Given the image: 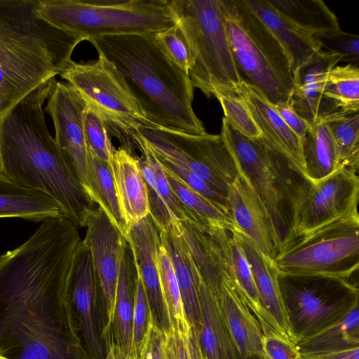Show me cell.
Wrapping results in <instances>:
<instances>
[{
	"label": "cell",
	"mask_w": 359,
	"mask_h": 359,
	"mask_svg": "<svg viewBox=\"0 0 359 359\" xmlns=\"http://www.w3.org/2000/svg\"><path fill=\"white\" fill-rule=\"evenodd\" d=\"M154 37L163 54L188 74L191 67V55L179 26L175 23L174 26L154 34Z\"/></svg>",
	"instance_id": "cell-43"
},
{
	"label": "cell",
	"mask_w": 359,
	"mask_h": 359,
	"mask_svg": "<svg viewBox=\"0 0 359 359\" xmlns=\"http://www.w3.org/2000/svg\"><path fill=\"white\" fill-rule=\"evenodd\" d=\"M119 70L149 127L189 135L207 132L192 107L187 73L157 46L154 34L104 36L88 40Z\"/></svg>",
	"instance_id": "cell-3"
},
{
	"label": "cell",
	"mask_w": 359,
	"mask_h": 359,
	"mask_svg": "<svg viewBox=\"0 0 359 359\" xmlns=\"http://www.w3.org/2000/svg\"><path fill=\"white\" fill-rule=\"evenodd\" d=\"M251 268L255 284L263 309L271 326L280 334L295 344L291 333L273 261L266 257L243 232L234 229Z\"/></svg>",
	"instance_id": "cell-21"
},
{
	"label": "cell",
	"mask_w": 359,
	"mask_h": 359,
	"mask_svg": "<svg viewBox=\"0 0 359 359\" xmlns=\"http://www.w3.org/2000/svg\"><path fill=\"white\" fill-rule=\"evenodd\" d=\"M136 147L141 152L137 158L147 187L149 215L160 230L166 231L175 220L159 194L154 158L142 145L137 144Z\"/></svg>",
	"instance_id": "cell-37"
},
{
	"label": "cell",
	"mask_w": 359,
	"mask_h": 359,
	"mask_svg": "<svg viewBox=\"0 0 359 359\" xmlns=\"http://www.w3.org/2000/svg\"><path fill=\"white\" fill-rule=\"evenodd\" d=\"M13 103L0 96V121L3 116L14 106Z\"/></svg>",
	"instance_id": "cell-50"
},
{
	"label": "cell",
	"mask_w": 359,
	"mask_h": 359,
	"mask_svg": "<svg viewBox=\"0 0 359 359\" xmlns=\"http://www.w3.org/2000/svg\"><path fill=\"white\" fill-rule=\"evenodd\" d=\"M237 91L247 104L261 133L259 139L283 156L294 171L310 182L304 165L303 142L287 126L274 106L259 90L243 81Z\"/></svg>",
	"instance_id": "cell-17"
},
{
	"label": "cell",
	"mask_w": 359,
	"mask_h": 359,
	"mask_svg": "<svg viewBox=\"0 0 359 359\" xmlns=\"http://www.w3.org/2000/svg\"><path fill=\"white\" fill-rule=\"evenodd\" d=\"M163 169V168H162ZM172 189L180 200L212 229L233 231L231 216L214 203L196 192L174 174L163 170Z\"/></svg>",
	"instance_id": "cell-33"
},
{
	"label": "cell",
	"mask_w": 359,
	"mask_h": 359,
	"mask_svg": "<svg viewBox=\"0 0 359 359\" xmlns=\"http://www.w3.org/2000/svg\"><path fill=\"white\" fill-rule=\"evenodd\" d=\"M38 0H0V96L15 104L60 75L84 40L41 19Z\"/></svg>",
	"instance_id": "cell-4"
},
{
	"label": "cell",
	"mask_w": 359,
	"mask_h": 359,
	"mask_svg": "<svg viewBox=\"0 0 359 359\" xmlns=\"http://www.w3.org/2000/svg\"><path fill=\"white\" fill-rule=\"evenodd\" d=\"M137 271L131 248L123 237L119 258L114 312L116 345L125 354L132 355L133 312Z\"/></svg>",
	"instance_id": "cell-25"
},
{
	"label": "cell",
	"mask_w": 359,
	"mask_h": 359,
	"mask_svg": "<svg viewBox=\"0 0 359 359\" xmlns=\"http://www.w3.org/2000/svg\"><path fill=\"white\" fill-rule=\"evenodd\" d=\"M224 24L241 81L273 105L291 102L293 74L283 48L244 0H221Z\"/></svg>",
	"instance_id": "cell-7"
},
{
	"label": "cell",
	"mask_w": 359,
	"mask_h": 359,
	"mask_svg": "<svg viewBox=\"0 0 359 359\" xmlns=\"http://www.w3.org/2000/svg\"><path fill=\"white\" fill-rule=\"evenodd\" d=\"M133 253L137 275L143 284L154 324L166 332L171 324L163 298L159 266V229L149 214L130 224L125 236Z\"/></svg>",
	"instance_id": "cell-15"
},
{
	"label": "cell",
	"mask_w": 359,
	"mask_h": 359,
	"mask_svg": "<svg viewBox=\"0 0 359 359\" xmlns=\"http://www.w3.org/2000/svg\"><path fill=\"white\" fill-rule=\"evenodd\" d=\"M88 195L101 208L111 223L125 237L127 226L120 208L111 164L88 149Z\"/></svg>",
	"instance_id": "cell-31"
},
{
	"label": "cell",
	"mask_w": 359,
	"mask_h": 359,
	"mask_svg": "<svg viewBox=\"0 0 359 359\" xmlns=\"http://www.w3.org/2000/svg\"><path fill=\"white\" fill-rule=\"evenodd\" d=\"M326 120L359 110V68L336 65L329 72L323 92Z\"/></svg>",
	"instance_id": "cell-29"
},
{
	"label": "cell",
	"mask_w": 359,
	"mask_h": 359,
	"mask_svg": "<svg viewBox=\"0 0 359 359\" xmlns=\"http://www.w3.org/2000/svg\"><path fill=\"white\" fill-rule=\"evenodd\" d=\"M222 139L238 172L248 180L263 204L279 250L294 237L297 211L312 184L259 139H250L223 117Z\"/></svg>",
	"instance_id": "cell-5"
},
{
	"label": "cell",
	"mask_w": 359,
	"mask_h": 359,
	"mask_svg": "<svg viewBox=\"0 0 359 359\" xmlns=\"http://www.w3.org/2000/svg\"><path fill=\"white\" fill-rule=\"evenodd\" d=\"M320 49L339 54L341 61L359 67V36L339 31L314 36Z\"/></svg>",
	"instance_id": "cell-44"
},
{
	"label": "cell",
	"mask_w": 359,
	"mask_h": 359,
	"mask_svg": "<svg viewBox=\"0 0 359 359\" xmlns=\"http://www.w3.org/2000/svg\"><path fill=\"white\" fill-rule=\"evenodd\" d=\"M98 55L93 62L70 60L60 76L102 118L120 147L135 155L132 135L140 126L149 125L121 73L105 56Z\"/></svg>",
	"instance_id": "cell-10"
},
{
	"label": "cell",
	"mask_w": 359,
	"mask_h": 359,
	"mask_svg": "<svg viewBox=\"0 0 359 359\" xmlns=\"http://www.w3.org/2000/svg\"><path fill=\"white\" fill-rule=\"evenodd\" d=\"M167 359H208L199 341L197 330L170 325L164 332Z\"/></svg>",
	"instance_id": "cell-38"
},
{
	"label": "cell",
	"mask_w": 359,
	"mask_h": 359,
	"mask_svg": "<svg viewBox=\"0 0 359 359\" xmlns=\"http://www.w3.org/2000/svg\"><path fill=\"white\" fill-rule=\"evenodd\" d=\"M65 291L87 350L100 359L103 348L99 311L104 297L91 254L83 240L73 254Z\"/></svg>",
	"instance_id": "cell-12"
},
{
	"label": "cell",
	"mask_w": 359,
	"mask_h": 359,
	"mask_svg": "<svg viewBox=\"0 0 359 359\" xmlns=\"http://www.w3.org/2000/svg\"><path fill=\"white\" fill-rule=\"evenodd\" d=\"M277 281L295 344L341 320L359 306V290L348 278L277 273Z\"/></svg>",
	"instance_id": "cell-9"
},
{
	"label": "cell",
	"mask_w": 359,
	"mask_h": 359,
	"mask_svg": "<svg viewBox=\"0 0 359 359\" xmlns=\"http://www.w3.org/2000/svg\"><path fill=\"white\" fill-rule=\"evenodd\" d=\"M229 248L235 280L245 302L259 322L264 321L271 325L269 318L260 302L250 266L233 231L229 234Z\"/></svg>",
	"instance_id": "cell-35"
},
{
	"label": "cell",
	"mask_w": 359,
	"mask_h": 359,
	"mask_svg": "<svg viewBox=\"0 0 359 359\" xmlns=\"http://www.w3.org/2000/svg\"><path fill=\"white\" fill-rule=\"evenodd\" d=\"M81 241L65 217L48 218L19 247L0 255V354L7 359H81L66 295Z\"/></svg>",
	"instance_id": "cell-1"
},
{
	"label": "cell",
	"mask_w": 359,
	"mask_h": 359,
	"mask_svg": "<svg viewBox=\"0 0 359 359\" xmlns=\"http://www.w3.org/2000/svg\"><path fill=\"white\" fill-rule=\"evenodd\" d=\"M263 332L264 359H299L297 345L264 321L259 322Z\"/></svg>",
	"instance_id": "cell-46"
},
{
	"label": "cell",
	"mask_w": 359,
	"mask_h": 359,
	"mask_svg": "<svg viewBox=\"0 0 359 359\" xmlns=\"http://www.w3.org/2000/svg\"><path fill=\"white\" fill-rule=\"evenodd\" d=\"M268 1L286 20L313 36L341 29L337 16L321 0Z\"/></svg>",
	"instance_id": "cell-30"
},
{
	"label": "cell",
	"mask_w": 359,
	"mask_h": 359,
	"mask_svg": "<svg viewBox=\"0 0 359 359\" xmlns=\"http://www.w3.org/2000/svg\"><path fill=\"white\" fill-rule=\"evenodd\" d=\"M116 346V359H136L132 355H127L123 353L118 347L115 344Z\"/></svg>",
	"instance_id": "cell-51"
},
{
	"label": "cell",
	"mask_w": 359,
	"mask_h": 359,
	"mask_svg": "<svg viewBox=\"0 0 359 359\" xmlns=\"http://www.w3.org/2000/svg\"><path fill=\"white\" fill-rule=\"evenodd\" d=\"M158 266L162 292L169 313L170 325L185 327L189 323L184 313L171 258L161 236L158 249Z\"/></svg>",
	"instance_id": "cell-36"
},
{
	"label": "cell",
	"mask_w": 359,
	"mask_h": 359,
	"mask_svg": "<svg viewBox=\"0 0 359 359\" xmlns=\"http://www.w3.org/2000/svg\"><path fill=\"white\" fill-rule=\"evenodd\" d=\"M273 264L278 273L349 278L359 266L358 210L289 241Z\"/></svg>",
	"instance_id": "cell-11"
},
{
	"label": "cell",
	"mask_w": 359,
	"mask_h": 359,
	"mask_svg": "<svg viewBox=\"0 0 359 359\" xmlns=\"http://www.w3.org/2000/svg\"><path fill=\"white\" fill-rule=\"evenodd\" d=\"M358 172L346 168L312 184L297 211L293 238L358 210Z\"/></svg>",
	"instance_id": "cell-14"
},
{
	"label": "cell",
	"mask_w": 359,
	"mask_h": 359,
	"mask_svg": "<svg viewBox=\"0 0 359 359\" xmlns=\"http://www.w3.org/2000/svg\"><path fill=\"white\" fill-rule=\"evenodd\" d=\"M55 78L17 102L0 121V174L55 201L63 215L86 227L97 206L50 134L43 105Z\"/></svg>",
	"instance_id": "cell-2"
},
{
	"label": "cell",
	"mask_w": 359,
	"mask_h": 359,
	"mask_svg": "<svg viewBox=\"0 0 359 359\" xmlns=\"http://www.w3.org/2000/svg\"><path fill=\"white\" fill-rule=\"evenodd\" d=\"M154 166L159 194L174 219L187 222L203 231H209L212 229L200 217L187 208L177 196L170 187L162 168L155 158Z\"/></svg>",
	"instance_id": "cell-42"
},
{
	"label": "cell",
	"mask_w": 359,
	"mask_h": 359,
	"mask_svg": "<svg viewBox=\"0 0 359 359\" xmlns=\"http://www.w3.org/2000/svg\"><path fill=\"white\" fill-rule=\"evenodd\" d=\"M331 132L341 168L358 172L359 168V114L353 113L325 121Z\"/></svg>",
	"instance_id": "cell-34"
},
{
	"label": "cell",
	"mask_w": 359,
	"mask_h": 359,
	"mask_svg": "<svg viewBox=\"0 0 359 359\" xmlns=\"http://www.w3.org/2000/svg\"><path fill=\"white\" fill-rule=\"evenodd\" d=\"M227 200L234 229L243 232L273 261L278 252L273 225L255 191L239 172L229 186Z\"/></svg>",
	"instance_id": "cell-18"
},
{
	"label": "cell",
	"mask_w": 359,
	"mask_h": 359,
	"mask_svg": "<svg viewBox=\"0 0 359 359\" xmlns=\"http://www.w3.org/2000/svg\"><path fill=\"white\" fill-rule=\"evenodd\" d=\"M159 231L171 258L187 320L198 330L201 322L198 294L201 277L184 241L172 225L166 231Z\"/></svg>",
	"instance_id": "cell-24"
},
{
	"label": "cell",
	"mask_w": 359,
	"mask_h": 359,
	"mask_svg": "<svg viewBox=\"0 0 359 359\" xmlns=\"http://www.w3.org/2000/svg\"><path fill=\"white\" fill-rule=\"evenodd\" d=\"M306 172L311 184H316L341 168L339 156L331 132L325 121L311 126L303 140Z\"/></svg>",
	"instance_id": "cell-28"
},
{
	"label": "cell",
	"mask_w": 359,
	"mask_h": 359,
	"mask_svg": "<svg viewBox=\"0 0 359 359\" xmlns=\"http://www.w3.org/2000/svg\"><path fill=\"white\" fill-rule=\"evenodd\" d=\"M85 238L96 269L104 297L107 323L104 331L112 325L118 269L123 236L97 206L87 225Z\"/></svg>",
	"instance_id": "cell-16"
},
{
	"label": "cell",
	"mask_w": 359,
	"mask_h": 359,
	"mask_svg": "<svg viewBox=\"0 0 359 359\" xmlns=\"http://www.w3.org/2000/svg\"><path fill=\"white\" fill-rule=\"evenodd\" d=\"M38 16L84 41L154 34L174 26L171 0H38Z\"/></svg>",
	"instance_id": "cell-6"
},
{
	"label": "cell",
	"mask_w": 359,
	"mask_h": 359,
	"mask_svg": "<svg viewBox=\"0 0 359 359\" xmlns=\"http://www.w3.org/2000/svg\"><path fill=\"white\" fill-rule=\"evenodd\" d=\"M299 359H359V347L316 355H300Z\"/></svg>",
	"instance_id": "cell-49"
},
{
	"label": "cell",
	"mask_w": 359,
	"mask_h": 359,
	"mask_svg": "<svg viewBox=\"0 0 359 359\" xmlns=\"http://www.w3.org/2000/svg\"><path fill=\"white\" fill-rule=\"evenodd\" d=\"M111 170L120 208L128 227L149 214L147 187L136 155L114 150Z\"/></svg>",
	"instance_id": "cell-22"
},
{
	"label": "cell",
	"mask_w": 359,
	"mask_h": 359,
	"mask_svg": "<svg viewBox=\"0 0 359 359\" xmlns=\"http://www.w3.org/2000/svg\"><path fill=\"white\" fill-rule=\"evenodd\" d=\"M201 322L198 331L208 359H242L219 315L217 302L202 278L198 285Z\"/></svg>",
	"instance_id": "cell-27"
},
{
	"label": "cell",
	"mask_w": 359,
	"mask_h": 359,
	"mask_svg": "<svg viewBox=\"0 0 359 359\" xmlns=\"http://www.w3.org/2000/svg\"><path fill=\"white\" fill-rule=\"evenodd\" d=\"M273 106L287 126L303 142L310 125L296 112L291 102L279 103Z\"/></svg>",
	"instance_id": "cell-48"
},
{
	"label": "cell",
	"mask_w": 359,
	"mask_h": 359,
	"mask_svg": "<svg viewBox=\"0 0 359 359\" xmlns=\"http://www.w3.org/2000/svg\"><path fill=\"white\" fill-rule=\"evenodd\" d=\"M222 320L242 359H264L263 332L236 283H223L215 298Z\"/></svg>",
	"instance_id": "cell-20"
},
{
	"label": "cell",
	"mask_w": 359,
	"mask_h": 359,
	"mask_svg": "<svg viewBox=\"0 0 359 359\" xmlns=\"http://www.w3.org/2000/svg\"><path fill=\"white\" fill-rule=\"evenodd\" d=\"M63 216L57 203L48 196L20 187L0 174V218L17 217L34 222Z\"/></svg>",
	"instance_id": "cell-26"
},
{
	"label": "cell",
	"mask_w": 359,
	"mask_h": 359,
	"mask_svg": "<svg viewBox=\"0 0 359 359\" xmlns=\"http://www.w3.org/2000/svg\"><path fill=\"white\" fill-rule=\"evenodd\" d=\"M86 107V103L72 86L55 80L44 111L53 120L54 139L60 152L88 194V148L83 126Z\"/></svg>",
	"instance_id": "cell-13"
},
{
	"label": "cell",
	"mask_w": 359,
	"mask_h": 359,
	"mask_svg": "<svg viewBox=\"0 0 359 359\" xmlns=\"http://www.w3.org/2000/svg\"><path fill=\"white\" fill-rule=\"evenodd\" d=\"M340 61L339 54L320 50L293 73L290 102L310 126L326 119L323 92L330 71Z\"/></svg>",
	"instance_id": "cell-19"
},
{
	"label": "cell",
	"mask_w": 359,
	"mask_h": 359,
	"mask_svg": "<svg viewBox=\"0 0 359 359\" xmlns=\"http://www.w3.org/2000/svg\"><path fill=\"white\" fill-rule=\"evenodd\" d=\"M152 156L163 170L176 175L192 189L214 203L231 216L227 197L216 191L205 180L195 174L162 158Z\"/></svg>",
	"instance_id": "cell-45"
},
{
	"label": "cell",
	"mask_w": 359,
	"mask_h": 359,
	"mask_svg": "<svg viewBox=\"0 0 359 359\" xmlns=\"http://www.w3.org/2000/svg\"><path fill=\"white\" fill-rule=\"evenodd\" d=\"M277 39L285 51L292 74L308 61L320 46L316 37L289 22L268 0H244Z\"/></svg>",
	"instance_id": "cell-23"
},
{
	"label": "cell",
	"mask_w": 359,
	"mask_h": 359,
	"mask_svg": "<svg viewBox=\"0 0 359 359\" xmlns=\"http://www.w3.org/2000/svg\"><path fill=\"white\" fill-rule=\"evenodd\" d=\"M224 114V118L237 131L250 139H259L261 133L252 114L241 96L222 95L216 97Z\"/></svg>",
	"instance_id": "cell-41"
},
{
	"label": "cell",
	"mask_w": 359,
	"mask_h": 359,
	"mask_svg": "<svg viewBox=\"0 0 359 359\" xmlns=\"http://www.w3.org/2000/svg\"><path fill=\"white\" fill-rule=\"evenodd\" d=\"M296 345L300 355H316L359 347V306L337 323Z\"/></svg>",
	"instance_id": "cell-32"
},
{
	"label": "cell",
	"mask_w": 359,
	"mask_h": 359,
	"mask_svg": "<svg viewBox=\"0 0 359 359\" xmlns=\"http://www.w3.org/2000/svg\"><path fill=\"white\" fill-rule=\"evenodd\" d=\"M154 324L147 297L137 275L133 302L132 339V355L136 359H138Z\"/></svg>",
	"instance_id": "cell-40"
},
{
	"label": "cell",
	"mask_w": 359,
	"mask_h": 359,
	"mask_svg": "<svg viewBox=\"0 0 359 359\" xmlns=\"http://www.w3.org/2000/svg\"><path fill=\"white\" fill-rule=\"evenodd\" d=\"M189 49V76L207 97L238 95L242 82L226 34L221 0H171Z\"/></svg>",
	"instance_id": "cell-8"
},
{
	"label": "cell",
	"mask_w": 359,
	"mask_h": 359,
	"mask_svg": "<svg viewBox=\"0 0 359 359\" xmlns=\"http://www.w3.org/2000/svg\"><path fill=\"white\" fill-rule=\"evenodd\" d=\"M83 126L88 148L100 159L111 165L114 148L102 118L86 104Z\"/></svg>",
	"instance_id": "cell-39"
},
{
	"label": "cell",
	"mask_w": 359,
	"mask_h": 359,
	"mask_svg": "<svg viewBox=\"0 0 359 359\" xmlns=\"http://www.w3.org/2000/svg\"><path fill=\"white\" fill-rule=\"evenodd\" d=\"M138 359H167L165 349V334L153 325Z\"/></svg>",
	"instance_id": "cell-47"
},
{
	"label": "cell",
	"mask_w": 359,
	"mask_h": 359,
	"mask_svg": "<svg viewBox=\"0 0 359 359\" xmlns=\"http://www.w3.org/2000/svg\"><path fill=\"white\" fill-rule=\"evenodd\" d=\"M0 359H7V358L0 354Z\"/></svg>",
	"instance_id": "cell-52"
}]
</instances>
